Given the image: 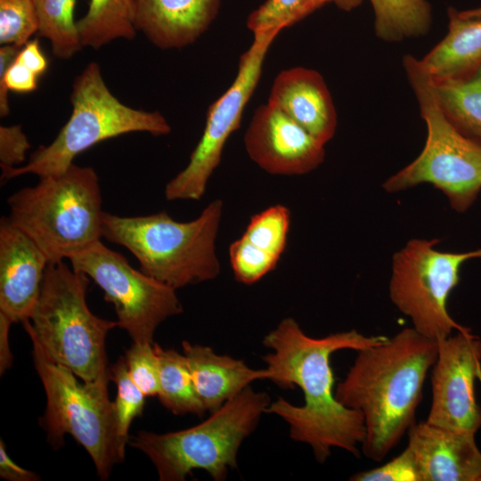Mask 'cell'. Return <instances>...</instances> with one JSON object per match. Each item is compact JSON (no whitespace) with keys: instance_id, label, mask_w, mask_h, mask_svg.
I'll return each instance as SVG.
<instances>
[{"instance_id":"6da1fadb","label":"cell","mask_w":481,"mask_h":481,"mask_svg":"<svg viewBox=\"0 0 481 481\" xmlns=\"http://www.w3.org/2000/svg\"><path fill=\"white\" fill-rule=\"evenodd\" d=\"M387 338L366 336L356 330L312 338L296 320L284 318L265 336L263 345L272 352L263 360L268 380L282 388L298 387L304 404L298 406L278 398L271 402L265 413L281 418L289 427L290 438L308 444L319 463L327 461L334 447L359 457V446L365 437L363 416L336 398L330 359L336 351H359Z\"/></svg>"},{"instance_id":"7a4b0ae2","label":"cell","mask_w":481,"mask_h":481,"mask_svg":"<svg viewBox=\"0 0 481 481\" xmlns=\"http://www.w3.org/2000/svg\"><path fill=\"white\" fill-rule=\"evenodd\" d=\"M438 351L437 340L404 328L392 338L357 351L335 396L364 420L363 455L381 461L414 425L427 374Z\"/></svg>"},{"instance_id":"3957f363","label":"cell","mask_w":481,"mask_h":481,"mask_svg":"<svg viewBox=\"0 0 481 481\" xmlns=\"http://www.w3.org/2000/svg\"><path fill=\"white\" fill-rule=\"evenodd\" d=\"M223 208L222 200L216 199L189 222L176 221L165 211L143 216L104 212L102 237L127 249L142 272L176 290L219 275L216 240Z\"/></svg>"},{"instance_id":"277c9868","label":"cell","mask_w":481,"mask_h":481,"mask_svg":"<svg viewBox=\"0 0 481 481\" xmlns=\"http://www.w3.org/2000/svg\"><path fill=\"white\" fill-rule=\"evenodd\" d=\"M7 200L8 220L26 233L49 263L69 259L102 237V195L94 168L74 163L39 177Z\"/></svg>"},{"instance_id":"5b68a950","label":"cell","mask_w":481,"mask_h":481,"mask_svg":"<svg viewBox=\"0 0 481 481\" xmlns=\"http://www.w3.org/2000/svg\"><path fill=\"white\" fill-rule=\"evenodd\" d=\"M88 284L87 275L64 261L49 263L35 307L22 322L54 362L90 383L110 379L105 341L118 322L91 312L86 299Z\"/></svg>"},{"instance_id":"8992f818","label":"cell","mask_w":481,"mask_h":481,"mask_svg":"<svg viewBox=\"0 0 481 481\" xmlns=\"http://www.w3.org/2000/svg\"><path fill=\"white\" fill-rule=\"evenodd\" d=\"M270 404L265 392L249 386L198 425L165 434L140 431L128 444L151 461L161 481H183L195 469L222 481Z\"/></svg>"},{"instance_id":"52a82bcc","label":"cell","mask_w":481,"mask_h":481,"mask_svg":"<svg viewBox=\"0 0 481 481\" xmlns=\"http://www.w3.org/2000/svg\"><path fill=\"white\" fill-rule=\"evenodd\" d=\"M404 66L428 135L420 154L383 184L388 192L420 183L442 191L458 212L467 210L481 190V143L461 132L436 97L433 79L420 60L405 55Z\"/></svg>"},{"instance_id":"ba28073f","label":"cell","mask_w":481,"mask_h":481,"mask_svg":"<svg viewBox=\"0 0 481 481\" xmlns=\"http://www.w3.org/2000/svg\"><path fill=\"white\" fill-rule=\"evenodd\" d=\"M72 112L55 139L40 146L18 167L2 168V179L26 174L40 176L64 172L74 159L100 142L133 132L166 135L171 127L159 111L136 110L122 103L108 88L96 62L89 63L75 78Z\"/></svg>"},{"instance_id":"9c48e42d","label":"cell","mask_w":481,"mask_h":481,"mask_svg":"<svg viewBox=\"0 0 481 481\" xmlns=\"http://www.w3.org/2000/svg\"><path fill=\"white\" fill-rule=\"evenodd\" d=\"M22 324L30 338L34 366L46 395L40 424L47 442L57 450L63 445L65 435H70L92 458L101 479H107L114 465L123 461L108 395L110 379L79 383L69 369L50 357L30 328Z\"/></svg>"},{"instance_id":"30bf717a","label":"cell","mask_w":481,"mask_h":481,"mask_svg":"<svg viewBox=\"0 0 481 481\" xmlns=\"http://www.w3.org/2000/svg\"><path fill=\"white\" fill-rule=\"evenodd\" d=\"M439 240H411L392 263L389 298L396 308L408 316L420 334L439 340L453 330H471L456 322L447 311L451 291L459 282L461 265L481 258V249L452 253L437 250Z\"/></svg>"},{"instance_id":"8fae6325","label":"cell","mask_w":481,"mask_h":481,"mask_svg":"<svg viewBox=\"0 0 481 481\" xmlns=\"http://www.w3.org/2000/svg\"><path fill=\"white\" fill-rule=\"evenodd\" d=\"M72 268L92 279L114 306L118 327L133 342L153 343L159 325L183 313L173 288L135 269L120 253L98 240L72 256Z\"/></svg>"},{"instance_id":"7c38bea8","label":"cell","mask_w":481,"mask_h":481,"mask_svg":"<svg viewBox=\"0 0 481 481\" xmlns=\"http://www.w3.org/2000/svg\"><path fill=\"white\" fill-rule=\"evenodd\" d=\"M281 31L270 29L253 34L252 44L240 58L233 82L208 108L202 135L187 166L166 184L167 200H199L204 195L227 140L240 126L244 109L261 77L267 52Z\"/></svg>"},{"instance_id":"4fadbf2b","label":"cell","mask_w":481,"mask_h":481,"mask_svg":"<svg viewBox=\"0 0 481 481\" xmlns=\"http://www.w3.org/2000/svg\"><path fill=\"white\" fill-rule=\"evenodd\" d=\"M437 343L426 421L476 435L481 428V407L474 389L475 380L481 382V340L471 331H457Z\"/></svg>"},{"instance_id":"5bb4252c","label":"cell","mask_w":481,"mask_h":481,"mask_svg":"<svg viewBox=\"0 0 481 481\" xmlns=\"http://www.w3.org/2000/svg\"><path fill=\"white\" fill-rule=\"evenodd\" d=\"M249 157L272 175H299L318 167L324 144L274 106H259L244 135Z\"/></svg>"},{"instance_id":"9a60e30c","label":"cell","mask_w":481,"mask_h":481,"mask_svg":"<svg viewBox=\"0 0 481 481\" xmlns=\"http://www.w3.org/2000/svg\"><path fill=\"white\" fill-rule=\"evenodd\" d=\"M49 261L38 246L4 216L0 220V313L12 322L29 319Z\"/></svg>"},{"instance_id":"2e32d148","label":"cell","mask_w":481,"mask_h":481,"mask_svg":"<svg viewBox=\"0 0 481 481\" xmlns=\"http://www.w3.org/2000/svg\"><path fill=\"white\" fill-rule=\"evenodd\" d=\"M420 481H481L475 434L422 421L407 432Z\"/></svg>"},{"instance_id":"e0dca14e","label":"cell","mask_w":481,"mask_h":481,"mask_svg":"<svg viewBox=\"0 0 481 481\" xmlns=\"http://www.w3.org/2000/svg\"><path fill=\"white\" fill-rule=\"evenodd\" d=\"M268 103L324 145L335 135L336 109L323 77L314 69L294 67L281 71L273 83Z\"/></svg>"},{"instance_id":"ac0fdd59","label":"cell","mask_w":481,"mask_h":481,"mask_svg":"<svg viewBox=\"0 0 481 481\" xmlns=\"http://www.w3.org/2000/svg\"><path fill=\"white\" fill-rule=\"evenodd\" d=\"M221 0H134L135 24L161 49L195 42L216 17Z\"/></svg>"},{"instance_id":"d6986e66","label":"cell","mask_w":481,"mask_h":481,"mask_svg":"<svg viewBox=\"0 0 481 481\" xmlns=\"http://www.w3.org/2000/svg\"><path fill=\"white\" fill-rule=\"evenodd\" d=\"M196 392L207 412H215L257 379H268L266 369L254 370L242 360L218 355L211 347L182 342Z\"/></svg>"},{"instance_id":"ffe728a7","label":"cell","mask_w":481,"mask_h":481,"mask_svg":"<svg viewBox=\"0 0 481 481\" xmlns=\"http://www.w3.org/2000/svg\"><path fill=\"white\" fill-rule=\"evenodd\" d=\"M289 226V208L271 206L250 218L242 235L230 245L229 254L243 269L268 273L284 252Z\"/></svg>"},{"instance_id":"44dd1931","label":"cell","mask_w":481,"mask_h":481,"mask_svg":"<svg viewBox=\"0 0 481 481\" xmlns=\"http://www.w3.org/2000/svg\"><path fill=\"white\" fill-rule=\"evenodd\" d=\"M445 37L422 60L434 80L454 78L481 65V15L449 9Z\"/></svg>"},{"instance_id":"7402d4cb","label":"cell","mask_w":481,"mask_h":481,"mask_svg":"<svg viewBox=\"0 0 481 481\" xmlns=\"http://www.w3.org/2000/svg\"><path fill=\"white\" fill-rule=\"evenodd\" d=\"M433 86L450 121L464 135L481 143V65L458 77L433 79Z\"/></svg>"},{"instance_id":"603a6c76","label":"cell","mask_w":481,"mask_h":481,"mask_svg":"<svg viewBox=\"0 0 481 481\" xmlns=\"http://www.w3.org/2000/svg\"><path fill=\"white\" fill-rule=\"evenodd\" d=\"M77 28L82 46L94 49L118 38L131 40L136 32L134 0H90Z\"/></svg>"},{"instance_id":"cb8c5ba5","label":"cell","mask_w":481,"mask_h":481,"mask_svg":"<svg viewBox=\"0 0 481 481\" xmlns=\"http://www.w3.org/2000/svg\"><path fill=\"white\" fill-rule=\"evenodd\" d=\"M159 361V399L174 414L202 416L207 412L200 401L184 355L153 343Z\"/></svg>"},{"instance_id":"d4e9b609","label":"cell","mask_w":481,"mask_h":481,"mask_svg":"<svg viewBox=\"0 0 481 481\" xmlns=\"http://www.w3.org/2000/svg\"><path fill=\"white\" fill-rule=\"evenodd\" d=\"M374 12L376 36L397 42L428 33L431 7L426 0H370Z\"/></svg>"},{"instance_id":"484cf974","label":"cell","mask_w":481,"mask_h":481,"mask_svg":"<svg viewBox=\"0 0 481 481\" xmlns=\"http://www.w3.org/2000/svg\"><path fill=\"white\" fill-rule=\"evenodd\" d=\"M31 1L38 19L37 33L50 41L56 57L71 58L83 47L74 20L76 0Z\"/></svg>"},{"instance_id":"4316f807","label":"cell","mask_w":481,"mask_h":481,"mask_svg":"<svg viewBox=\"0 0 481 481\" xmlns=\"http://www.w3.org/2000/svg\"><path fill=\"white\" fill-rule=\"evenodd\" d=\"M110 379L115 383L117 388L112 405L118 449L122 461H124L126 445L129 443L130 425L135 418L142 414L146 395L132 380L124 356H121L110 367Z\"/></svg>"},{"instance_id":"83f0119b","label":"cell","mask_w":481,"mask_h":481,"mask_svg":"<svg viewBox=\"0 0 481 481\" xmlns=\"http://www.w3.org/2000/svg\"><path fill=\"white\" fill-rule=\"evenodd\" d=\"M333 0H266L247 20L252 33L289 28Z\"/></svg>"},{"instance_id":"f1b7e54d","label":"cell","mask_w":481,"mask_h":481,"mask_svg":"<svg viewBox=\"0 0 481 481\" xmlns=\"http://www.w3.org/2000/svg\"><path fill=\"white\" fill-rule=\"evenodd\" d=\"M38 31L31 0H0V44L22 47Z\"/></svg>"},{"instance_id":"f546056e","label":"cell","mask_w":481,"mask_h":481,"mask_svg":"<svg viewBox=\"0 0 481 481\" xmlns=\"http://www.w3.org/2000/svg\"><path fill=\"white\" fill-rule=\"evenodd\" d=\"M21 47L1 45L0 47V116L10 113L8 93H30L37 88L38 76L16 59Z\"/></svg>"},{"instance_id":"4dcf8cb0","label":"cell","mask_w":481,"mask_h":481,"mask_svg":"<svg viewBox=\"0 0 481 481\" xmlns=\"http://www.w3.org/2000/svg\"><path fill=\"white\" fill-rule=\"evenodd\" d=\"M153 343L133 342L124 356L132 380L146 396L158 395L159 388V361Z\"/></svg>"},{"instance_id":"1f68e13d","label":"cell","mask_w":481,"mask_h":481,"mask_svg":"<svg viewBox=\"0 0 481 481\" xmlns=\"http://www.w3.org/2000/svg\"><path fill=\"white\" fill-rule=\"evenodd\" d=\"M352 481H420L412 451L406 448L390 461L374 469L354 474Z\"/></svg>"},{"instance_id":"d6a6232c","label":"cell","mask_w":481,"mask_h":481,"mask_svg":"<svg viewBox=\"0 0 481 481\" xmlns=\"http://www.w3.org/2000/svg\"><path fill=\"white\" fill-rule=\"evenodd\" d=\"M30 149V143L21 126H0V166L16 167L25 161L26 153Z\"/></svg>"},{"instance_id":"836d02e7","label":"cell","mask_w":481,"mask_h":481,"mask_svg":"<svg viewBox=\"0 0 481 481\" xmlns=\"http://www.w3.org/2000/svg\"><path fill=\"white\" fill-rule=\"evenodd\" d=\"M16 59L41 77L47 70L48 61L37 39L29 40L19 51Z\"/></svg>"},{"instance_id":"e575fe53","label":"cell","mask_w":481,"mask_h":481,"mask_svg":"<svg viewBox=\"0 0 481 481\" xmlns=\"http://www.w3.org/2000/svg\"><path fill=\"white\" fill-rule=\"evenodd\" d=\"M0 477L9 481H37L40 477L21 468L8 455L3 440L0 441Z\"/></svg>"},{"instance_id":"d590c367","label":"cell","mask_w":481,"mask_h":481,"mask_svg":"<svg viewBox=\"0 0 481 481\" xmlns=\"http://www.w3.org/2000/svg\"><path fill=\"white\" fill-rule=\"evenodd\" d=\"M13 323L6 315L0 313V373L3 375L12 363V354L9 343V332Z\"/></svg>"},{"instance_id":"8d00e7d4","label":"cell","mask_w":481,"mask_h":481,"mask_svg":"<svg viewBox=\"0 0 481 481\" xmlns=\"http://www.w3.org/2000/svg\"><path fill=\"white\" fill-rule=\"evenodd\" d=\"M363 0H333V3L343 11H352L361 4Z\"/></svg>"}]
</instances>
